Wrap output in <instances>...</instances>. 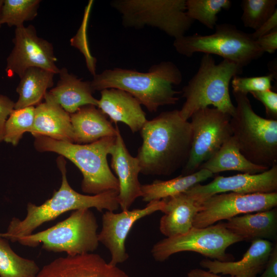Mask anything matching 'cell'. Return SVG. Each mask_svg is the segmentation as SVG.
<instances>
[{
  "mask_svg": "<svg viewBox=\"0 0 277 277\" xmlns=\"http://www.w3.org/2000/svg\"><path fill=\"white\" fill-rule=\"evenodd\" d=\"M197 203L200 209L194 217L193 227L204 228L241 214L274 208L277 205V192L251 194L222 193Z\"/></svg>",
  "mask_w": 277,
  "mask_h": 277,
  "instance_id": "cell-12",
  "label": "cell"
},
{
  "mask_svg": "<svg viewBox=\"0 0 277 277\" xmlns=\"http://www.w3.org/2000/svg\"><path fill=\"white\" fill-rule=\"evenodd\" d=\"M187 277H222L209 271H205L199 268L191 270L187 274ZM230 277H239L232 276Z\"/></svg>",
  "mask_w": 277,
  "mask_h": 277,
  "instance_id": "cell-39",
  "label": "cell"
},
{
  "mask_svg": "<svg viewBox=\"0 0 277 277\" xmlns=\"http://www.w3.org/2000/svg\"><path fill=\"white\" fill-rule=\"evenodd\" d=\"M115 141L116 136H109L90 144H78L39 136L35 137L34 147L37 151L54 152L70 160L82 173V191L95 195L111 190L118 192L117 179L110 169L107 158Z\"/></svg>",
  "mask_w": 277,
  "mask_h": 277,
  "instance_id": "cell-4",
  "label": "cell"
},
{
  "mask_svg": "<svg viewBox=\"0 0 277 277\" xmlns=\"http://www.w3.org/2000/svg\"><path fill=\"white\" fill-rule=\"evenodd\" d=\"M236 106L230 118L234 138L241 153L251 163L270 168L277 163V120L253 110L247 95L233 92Z\"/></svg>",
  "mask_w": 277,
  "mask_h": 277,
  "instance_id": "cell-6",
  "label": "cell"
},
{
  "mask_svg": "<svg viewBox=\"0 0 277 277\" xmlns=\"http://www.w3.org/2000/svg\"><path fill=\"white\" fill-rule=\"evenodd\" d=\"M111 6L121 14L125 27L151 26L175 39L184 36L194 22L187 13L186 0H114Z\"/></svg>",
  "mask_w": 277,
  "mask_h": 277,
  "instance_id": "cell-9",
  "label": "cell"
},
{
  "mask_svg": "<svg viewBox=\"0 0 277 277\" xmlns=\"http://www.w3.org/2000/svg\"><path fill=\"white\" fill-rule=\"evenodd\" d=\"M58 74L60 78L56 86L47 93L66 112L72 114L88 105L97 106L98 100L92 95L94 91L90 81H83L69 73L65 67L60 69Z\"/></svg>",
  "mask_w": 277,
  "mask_h": 277,
  "instance_id": "cell-21",
  "label": "cell"
},
{
  "mask_svg": "<svg viewBox=\"0 0 277 277\" xmlns=\"http://www.w3.org/2000/svg\"><path fill=\"white\" fill-rule=\"evenodd\" d=\"M243 68L227 60L216 64L211 55H203L197 72L182 89L185 102L179 110L182 118L188 121L196 111L209 106L233 116L235 108L229 84L234 76L243 72Z\"/></svg>",
  "mask_w": 277,
  "mask_h": 277,
  "instance_id": "cell-5",
  "label": "cell"
},
{
  "mask_svg": "<svg viewBox=\"0 0 277 277\" xmlns=\"http://www.w3.org/2000/svg\"><path fill=\"white\" fill-rule=\"evenodd\" d=\"M276 29H277V10L258 29L250 34L252 38L255 41Z\"/></svg>",
  "mask_w": 277,
  "mask_h": 277,
  "instance_id": "cell-37",
  "label": "cell"
},
{
  "mask_svg": "<svg viewBox=\"0 0 277 277\" xmlns=\"http://www.w3.org/2000/svg\"><path fill=\"white\" fill-rule=\"evenodd\" d=\"M274 74L249 77L234 76L231 81L233 92L247 95L252 92L271 90Z\"/></svg>",
  "mask_w": 277,
  "mask_h": 277,
  "instance_id": "cell-33",
  "label": "cell"
},
{
  "mask_svg": "<svg viewBox=\"0 0 277 277\" xmlns=\"http://www.w3.org/2000/svg\"><path fill=\"white\" fill-rule=\"evenodd\" d=\"M70 115L74 143L90 144L105 137L116 136V127L95 106H82Z\"/></svg>",
  "mask_w": 277,
  "mask_h": 277,
  "instance_id": "cell-23",
  "label": "cell"
},
{
  "mask_svg": "<svg viewBox=\"0 0 277 277\" xmlns=\"http://www.w3.org/2000/svg\"><path fill=\"white\" fill-rule=\"evenodd\" d=\"M39 0H4L0 15V25L7 24L15 28L26 21L34 19L37 14Z\"/></svg>",
  "mask_w": 277,
  "mask_h": 277,
  "instance_id": "cell-29",
  "label": "cell"
},
{
  "mask_svg": "<svg viewBox=\"0 0 277 277\" xmlns=\"http://www.w3.org/2000/svg\"><path fill=\"white\" fill-rule=\"evenodd\" d=\"M186 12L194 22L196 20L209 29H213L217 21V15L223 9H229V0H187Z\"/></svg>",
  "mask_w": 277,
  "mask_h": 277,
  "instance_id": "cell-30",
  "label": "cell"
},
{
  "mask_svg": "<svg viewBox=\"0 0 277 277\" xmlns=\"http://www.w3.org/2000/svg\"><path fill=\"white\" fill-rule=\"evenodd\" d=\"M35 277H130L99 254L59 257L44 266Z\"/></svg>",
  "mask_w": 277,
  "mask_h": 277,
  "instance_id": "cell-16",
  "label": "cell"
},
{
  "mask_svg": "<svg viewBox=\"0 0 277 277\" xmlns=\"http://www.w3.org/2000/svg\"><path fill=\"white\" fill-rule=\"evenodd\" d=\"M1 25H0V27H1Z\"/></svg>",
  "mask_w": 277,
  "mask_h": 277,
  "instance_id": "cell-41",
  "label": "cell"
},
{
  "mask_svg": "<svg viewBox=\"0 0 277 277\" xmlns=\"http://www.w3.org/2000/svg\"><path fill=\"white\" fill-rule=\"evenodd\" d=\"M201 169L208 170L213 174L227 171L254 174L269 169L248 160L240 152L232 136L214 155L201 165L199 169Z\"/></svg>",
  "mask_w": 277,
  "mask_h": 277,
  "instance_id": "cell-25",
  "label": "cell"
},
{
  "mask_svg": "<svg viewBox=\"0 0 277 277\" xmlns=\"http://www.w3.org/2000/svg\"><path fill=\"white\" fill-rule=\"evenodd\" d=\"M192 141L183 175L197 171L232 135L231 116L215 108L205 107L191 116Z\"/></svg>",
  "mask_w": 277,
  "mask_h": 277,
  "instance_id": "cell-11",
  "label": "cell"
},
{
  "mask_svg": "<svg viewBox=\"0 0 277 277\" xmlns=\"http://www.w3.org/2000/svg\"><path fill=\"white\" fill-rule=\"evenodd\" d=\"M276 0H243L241 19L245 27L256 30L276 11Z\"/></svg>",
  "mask_w": 277,
  "mask_h": 277,
  "instance_id": "cell-32",
  "label": "cell"
},
{
  "mask_svg": "<svg viewBox=\"0 0 277 277\" xmlns=\"http://www.w3.org/2000/svg\"><path fill=\"white\" fill-rule=\"evenodd\" d=\"M34 110L33 106L14 109L5 124L3 141L17 145L23 134L30 132L32 128Z\"/></svg>",
  "mask_w": 277,
  "mask_h": 277,
  "instance_id": "cell-31",
  "label": "cell"
},
{
  "mask_svg": "<svg viewBox=\"0 0 277 277\" xmlns=\"http://www.w3.org/2000/svg\"><path fill=\"white\" fill-rule=\"evenodd\" d=\"M223 223L225 227L243 241L258 239L275 240L277 237V209L236 216Z\"/></svg>",
  "mask_w": 277,
  "mask_h": 277,
  "instance_id": "cell-24",
  "label": "cell"
},
{
  "mask_svg": "<svg viewBox=\"0 0 277 277\" xmlns=\"http://www.w3.org/2000/svg\"><path fill=\"white\" fill-rule=\"evenodd\" d=\"M97 107L112 122L124 123L133 133L140 131L147 121L139 101L128 92L119 89L101 91Z\"/></svg>",
  "mask_w": 277,
  "mask_h": 277,
  "instance_id": "cell-19",
  "label": "cell"
},
{
  "mask_svg": "<svg viewBox=\"0 0 277 277\" xmlns=\"http://www.w3.org/2000/svg\"><path fill=\"white\" fill-rule=\"evenodd\" d=\"M256 44L264 53L275 52L277 49V29L255 40Z\"/></svg>",
  "mask_w": 277,
  "mask_h": 277,
  "instance_id": "cell-36",
  "label": "cell"
},
{
  "mask_svg": "<svg viewBox=\"0 0 277 277\" xmlns=\"http://www.w3.org/2000/svg\"><path fill=\"white\" fill-rule=\"evenodd\" d=\"M116 128L115 143L110 154L111 166L119 185L118 203L122 210H125L141 196L142 184L138 180L141 167L136 157L132 156L127 149L117 126Z\"/></svg>",
  "mask_w": 277,
  "mask_h": 277,
  "instance_id": "cell-17",
  "label": "cell"
},
{
  "mask_svg": "<svg viewBox=\"0 0 277 277\" xmlns=\"http://www.w3.org/2000/svg\"><path fill=\"white\" fill-rule=\"evenodd\" d=\"M242 239L227 229L223 223L204 228L193 227L187 232L166 238L155 243L151 249L155 260L163 262L171 255L182 251L197 252L221 262H230L233 257L226 253L228 247Z\"/></svg>",
  "mask_w": 277,
  "mask_h": 277,
  "instance_id": "cell-10",
  "label": "cell"
},
{
  "mask_svg": "<svg viewBox=\"0 0 277 277\" xmlns=\"http://www.w3.org/2000/svg\"><path fill=\"white\" fill-rule=\"evenodd\" d=\"M140 131L142 144L136 156L140 173L169 176L184 167L190 153L192 130L179 110L163 112L147 120Z\"/></svg>",
  "mask_w": 277,
  "mask_h": 277,
  "instance_id": "cell-1",
  "label": "cell"
},
{
  "mask_svg": "<svg viewBox=\"0 0 277 277\" xmlns=\"http://www.w3.org/2000/svg\"><path fill=\"white\" fill-rule=\"evenodd\" d=\"M54 73L38 67L27 69L16 87L18 100L14 109L35 107L42 103L49 88L53 87Z\"/></svg>",
  "mask_w": 277,
  "mask_h": 277,
  "instance_id": "cell-27",
  "label": "cell"
},
{
  "mask_svg": "<svg viewBox=\"0 0 277 277\" xmlns=\"http://www.w3.org/2000/svg\"><path fill=\"white\" fill-rule=\"evenodd\" d=\"M182 74L173 63L164 61L152 65L147 72L119 68L106 69L95 74L91 81L92 90L109 88L126 91L136 98L150 112L162 106L176 104L181 92L174 90L173 85H179Z\"/></svg>",
  "mask_w": 277,
  "mask_h": 277,
  "instance_id": "cell-2",
  "label": "cell"
},
{
  "mask_svg": "<svg viewBox=\"0 0 277 277\" xmlns=\"http://www.w3.org/2000/svg\"><path fill=\"white\" fill-rule=\"evenodd\" d=\"M14 102L8 96L0 94V143L3 141L5 123L14 109Z\"/></svg>",
  "mask_w": 277,
  "mask_h": 277,
  "instance_id": "cell-35",
  "label": "cell"
},
{
  "mask_svg": "<svg viewBox=\"0 0 277 277\" xmlns=\"http://www.w3.org/2000/svg\"><path fill=\"white\" fill-rule=\"evenodd\" d=\"M277 191V165L257 174L240 173L229 176H216L206 185L196 184L185 193L199 202L213 195L234 192L265 193Z\"/></svg>",
  "mask_w": 277,
  "mask_h": 277,
  "instance_id": "cell-15",
  "label": "cell"
},
{
  "mask_svg": "<svg viewBox=\"0 0 277 277\" xmlns=\"http://www.w3.org/2000/svg\"><path fill=\"white\" fill-rule=\"evenodd\" d=\"M56 162L62 173V183L58 190L54 191L52 196L41 205L28 203L24 219L21 220L13 217L7 231L0 233L1 237L11 242H16L18 238L32 234L42 224L69 211L95 208L101 212L104 209L114 211L118 208V191L111 190L92 195L80 193L68 183L64 157L60 155Z\"/></svg>",
  "mask_w": 277,
  "mask_h": 277,
  "instance_id": "cell-3",
  "label": "cell"
},
{
  "mask_svg": "<svg viewBox=\"0 0 277 277\" xmlns=\"http://www.w3.org/2000/svg\"><path fill=\"white\" fill-rule=\"evenodd\" d=\"M4 0H0V15L2 12L3 6L4 5Z\"/></svg>",
  "mask_w": 277,
  "mask_h": 277,
  "instance_id": "cell-40",
  "label": "cell"
},
{
  "mask_svg": "<svg viewBox=\"0 0 277 277\" xmlns=\"http://www.w3.org/2000/svg\"><path fill=\"white\" fill-rule=\"evenodd\" d=\"M215 27V31L212 34L195 33L175 39V49L187 57L197 52L215 54L242 67L263 54L250 34L227 23L216 25Z\"/></svg>",
  "mask_w": 277,
  "mask_h": 277,
  "instance_id": "cell-8",
  "label": "cell"
},
{
  "mask_svg": "<svg viewBox=\"0 0 277 277\" xmlns=\"http://www.w3.org/2000/svg\"><path fill=\"white\" fill-rule=\"evenodd\" d=\"M265 106L266 114L272 119L277 117V93L271 90L250 93Z\"/></svg>",
  "mask_w": 277,
  "mask_h": 277,
  "instance_id": "cell-34",
  "label": "cell"
},
{
  "mask_svg": "<svg viewBox=\"0 0 277 277\" xmlns=\"http://www.w3.org/2000/svg\"><path fill=\"white\" fill-rule=\"evenodd\" d=\"M165 204V201L162 200L148 203L141 209L122 210L120 213L107 210L103 213L102 227L98 233V240L110 252V264L116 266L128 259L125 242L132 226L142 217L157 211L163 212Z\"/></svg>",
  "mask_w": 277,
  "mask_h": 277,
  "instance_id": "cell-14",
  "label": "cell"
},
{
  "mask_svg": "<svg viewBox=\"0 0 277 277\" xmlns=\"http://www.w3.org/2000/svg\"><path fill=\"white\" fill-rule=\"evenodd\" d=\"M12 41L14 46L7 58L5 69L8 76L17 75L20 78L31 67L58 74L60 69L56 65L52 44L38 37L33 25L15 28Z\"/></svg>",
  "mask_w": 277,
  "mask_h": 277,
  "instance_id": "cell-13",
  "label": "cell"
},
{
  "mask_svg": "<svg viewBox=\"0 0 277 277\" xmlns=\"http://www.w3.org/2000/svg\"><path fill=\"white\" fill-rule=\"evenodd\" d=\"M34 137L44 136L74 143L70 115L46 93L44 102L35 107L34 119L30 132Z\"/></svg>",
  "mask_w": 277,
  "mask_h": 277,
  "instance_id": "cell-20",
  "label": "cell"
},
{
  "mask_svg": "<svg viewBox=\"0 0 277 277\" xmlns=\"http://www.w3.org/2000/svg\"><path fill=\"white\" fill-rule=\"evenodd\" d=\"M260 277H277V245L273 246L266 265Z\"/></svg>",
  "mask_w": 277,
  "mask_h": 277,
  "instance_id": "cell-38",
  "label": "cell"
},
{
  "mask_svg": "<svg viewBox=\"0 0 277 277\" xmlns=\"http://www.w3.org/2000/svg\"><path fill=\"white\" fill-rule=\"evenodd\" d=\"M98 224L88 208L74 210L70 216L54 226L35 233L22 236L16 242L35 247L42 244L44 250L66 252L68 255L92 253L98 247Z\"/></svg>",
  "mask_w": 277,
  "mask_h": 277,
  "instance_id": "cell-7",
  "label": "cell"
},
{
  "mask_svg": "<svg viewBox=\"0 0 277 277\" xmlns=\"http://www.w3.org/2000/svg\"><path fill=\"white\" fill-rule=\"evenodd\" d=\"M160 230L167 238L183 234L193 227L199 203L185 192L165 199Z\"/></svg>",
  "mask_w": 277,
  "mask_h": 277,
  "instance_id": "cell-22",
  "label": "cell"
},
{
  "mask_svg": "<svg viewBox=\"0 0 277 277\" xmlns=\"http://www.w3.org/2000/svg\"><path fill=\"white\" fill-rule=\"evenodd\" d=\"M39 270L34 261L18 255L0 236V277H35Z\"/></svg>",
  "mask_w": 277,
  "mask_h": 277,
  "instance_id": "cell-28",
  "label": "cell"
},
{
  "mask_svg": "<svg viewBox=\"0 0 277 277\" xmlns=\"http://www.w3.org/2000/svg\"><path fill=\"white\" fill-rule=\"evenodd\" d=\"M270 241L258 239L238 261L221 262L205 259L200 262L201 267L214 273L230 274L232 276L256 277L264 269L273 248Z\"/></svg>",
  "mask_w": 277,
  "mask_h": 277,
  "instance_id": "cell-18",
  "label": "cell"
},
{
  "mask_svg": "<svg viewBox=\"0 0 277 277\" xmlns=\"http://www.w3.org/2000/svg\"><path fill=\"white\" fill-rule=\"evenodd\" d=\"M213 174L201 169L188 175L181 174L167 181L155 180L141 185V197L148 203L160 201L185 192L193 186L212 177Z\"/></svg>",
  "mask_w": 277,
  "mask_h": 277,
  "instance_id": "cell-26",
  "label": "cell"
}]
</instances>
